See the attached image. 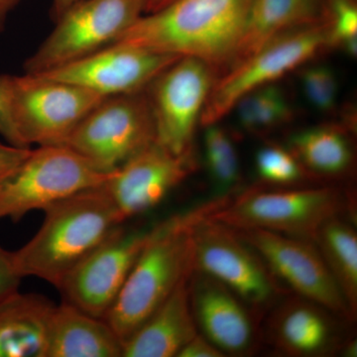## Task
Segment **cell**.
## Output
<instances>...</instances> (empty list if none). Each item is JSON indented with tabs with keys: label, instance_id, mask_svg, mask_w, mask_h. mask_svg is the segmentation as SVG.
<instances>
[{
	"label": "cell",
	"instance_id": "6da1fadb",
	"mask_svg": "<svg viewBox=\"0 0 357 357\" xmlns=\"http://www.w3.org/2000/svg\"><path fill=\"white\" fill-rule=\"evenodd\" d=\"M252 0H174L143 14L116 42L178 57L204 61L227 70L237 47Z\"/></svg>",
	"mask_w": 357,
	"mask_h": 357
},
{
	"label": "cell",
	"instance_id": "7a4b0ae2",
	"mask_svg": "<svg viewBox=\"0 0 357 357\" xmlns=\"http://www.w3.org/2000/svg\"><path fill=\"white\" fill-rule=\"evenodd\" d=\"M220 197L210 204L168 218L150 229L149 237L105 319L126 340L194 271L192 232L202 220L227 202Z\"/></svg>",
	"mask_w": 357,
	"mask_h": 357
},
{
	"label": "cell",
	"instance_id": "3957f363",
	"mask_svg": "<svg viewBox=\"0 0 357 357\" xmlns=\"http://www.w3.org/2000/svg\"><path fill=\"white\" fill-rule=\"evenodd\" d=\"M44 222L24 246L13 251L22 278L36 277L57 288L66 275L124 223L102 185L45 208Z\"/></svg>",
	"mask_w": 357,
	"mask_h": 357
},
{
	"label": "cell",
	"instance_id": "277c9868",
	"mask_svg": "<svg viewBox=\"0 0 357 357\" xmlns=\"http://www.w3.org/2000/svg\"><path fill=\"white\" fill-rule=\"evenodd\" d=\"M114 172L68 146H39L0 180V220L18 222L32 211L102 185Z\"/></svg>",
	"mask_w": 357,
	"mask_h": 357
},
{
	"label": "cell",
	"instance_id": "5b68a950",
	"mask_svg": "<svg viewBox=\"0 0 357 357\" xmlns=\"http://www.w3.org/2000/svg\"><path fill=\"white\" fill-rule=\"evenodd\" d=\"M345 204L335 188L249 192L229 199L208 220L232 229H264L314 241L319 227L338 217Z\"/></svg>",
	"mask_w": 357,
	"mask_h": 357
},
{
	"label": "cell",
	"instance_id": "8992f818",
	"mask_svg": "<svg viewBox=\"0 0 357 357\" xmlns=\"http://www.w3.org/2000/svg\"><path fill=\"white\" fill-rule=\"evenodd\" d=\"M328 48L326 20L277 37L218 77L208 96L199 123H218L244 96L274 84Z\"/></svg>",
	"mask_w": 357,
	"mask_h": 357
},
{
	"label": "cell",
	"instance_id": "52a82bcc",
	"mask_svg": "<svg viewBox=\"0 0 357 357\" xmlns=\"http://www.w3.org/2000/svg\"><path fill=\"white\" fill-rule=\"evenodd\" d=\"M93 91L38 74L11 77V115L23 146H66L103 100Z\"/></svg>",
	"mask_w": 357,
	"mask_h": 357
},
{
	"label": "cell",
	"instance_id": "ba28073f",
	"mask_svg": "<svg viewBox=\"0 0 357 357\" xmlns=\"http://www.w3.org/2000/svg\"><path fill=\"white\" fill-rule=\"evenodd\" d=\"M143 0H81L26 61L25 72L56 69L109 46L143 15Z\"/></svg>",
	"mask_w": 357,
	"mask_h": 357
},
{
	"label": "cell",
	"instance_id": "9c48e42d",
	"mask_svg": "<svg viewBox=\"0 0 357 357\" xmlns=\"http://www.w3.org/2000/svg\"><path fill=\"white\" fill-rule=\"evenodd\" d=\"M156 141L146 89L103 98L77 126L66 146L107 172Z\"/></svg>",
	"mask_w": 357,
	"mask_h": 357
},
{
	"label": "cell",
	"instance_id": "30bf717a",
	"mask_svg": "<svg viewBox=\"0 0 357 357\" xmlns=\"http://www.w3.org/2000/svg\"><path fill=\"white\" fill-rule=\"evenodd\" d=\"M218 73L199 59L180 57L148 86L156 142L171 153L194 151L197 124Z\"/></svg>",
	"mask_w": 357,
	"mask_h": 357
},
{
	"label": "cell",
	"instance_id": "8fae6325",
	"mask_svg": "<svg viewBox=\"0 0 357 357\" xmlns=\"http://www.w3.org/2000/svg\"><path fill=\"white\" fill-rule=\"evenodd\" d=\"M149 230L116 227L66 275L57 287L63 302L103 319L119 297Z\"/></svg>",
	"mask_w": 357,
	"mask_h": 357
},
{
	"label": "cell",
	"instance_id": "7c38bea8",
	"mask_svg": "<svg viewBox=\"0 0 357 357\" xmlns=\"http://www.w3.org/2000/svg\"><path fill=\"white\" fill-rule=\"evenodd\" d=\"M195 271L208 275L252 306H265L277 293L273 274L261 258L222 223L202 220L192 232Z\"/></svg>",
	"mask_w": 357,
	"mask_h": 357
},
{
	"label": "cell",
	"instance_id": "4fadbf2b",
	"mask_svg": "<svg viewBox=\"0 0 357 357\" xmlns=\"http://www.w3.org/2000/svg\"><path fill=\"white\" fill-rule=\"evenodd\" d=\"M178 58L172 54L114 42L91 55L38 75L109 98L145 91Z\"/></svg>",
	"mask_w": 357,
	"mask_h": 357
},
{
	"label": "cell",
	"instance_id": "5bb4252c",
	"mask_svg": "<svg viewBox=\"0 0 357 357\" xmlns=\"http://www.w3.org/2000/svg\"><path fill=\"white\" fill-rule=\"evenodd\" d=\"M236 230L272 274L312 303L351 316L342 291L311 241L264 229Z\"/></svg>",
	"mask_w": 357,
	"mask_h": 357
},
{
	"label": "cell",
	"instance_id": "9a60e30c",
	"mask_svg": "<svg viewBox=\"0 0 357 357\" xmlns=\"http://www.w3.org/2000/svg\"><path fill=\"white\" fill-rule=\"evenodd\" d=\"M196 170L194 151L175 155L154 141L102 184L124 222L161 203Z\"/></svg>",
	"mask_w": 357,
	"mask_h": 357
},
{
	"label": "cell",
	"instance_id": "2e32d148",
	"mask_svg": "<svg viewBox=\"0 0 357 357\" xmlns=\"http://www.w3.org/2000/svg\"><path fill=\"white\" fill-rule=\"evenodd\" d=\"M195 271V270H194ZM190 298L195 321L204 337L223 354H243L255 342V326L243 300L208 275L195 271Z\"/></svg>",
	"mask_w": 357,
	"mask_h": 357
},
{
	"label": "cell",
	"instance_id": "e0dca14e",
	"mask_svg": "<svg viewBox=\"0 0 357 357\" xmlns=\"http://www.w3.org/2000/svg\"><path fill=\"white\" fill-rule=\"evenodd\" d=\"M192 274L185 277L165 302L124 342L122 357L178 356L198 335L190 298Z\"/></svg>",
	"mask_w": 357,
	"mask_h": 357
},
{
	"label": "cell",
	"instance_id": "ac0fdd59",
	"mask_svg": "<svg viewBox=\"0 0 357 357\" xmlns=\"http://www.w3.org/2000/svg\"><path fill=\"white\" fill-rule=\"evenodd\" d=\"M123 342L103 319L63 302L49 325L46 357H122Z\"/></svg>",
	"mask_w": 357,
	"mask_h": 357
},
{
	"label": "cell",
	"instance_id": "d6986e66",
	"mask_svg": "<svg viewBox=\"0 0 357 357\" xmlns=\"http://www.w3.org/2000/svg\"><path fill=\"white\" fill-rule=\"evenodd\" d=\"M55 306L44 296L20 290L0 300V357H46Z\"/></svg>",
	"mask_w": 357,
	"mask_h": 357
},
{
	"label": "cell",
	"instance_id": "ffe728a7",
	"mask_svg": "<svg viewBox=\"0 0 357 357\" xmlns=\"http://www.w3.org/2000/svg\"><path fill=\"white\" fill-rule=\"evenodd\" d=\"M325 20V0H252L230 67L285 33Z\"/></svg>",
	"mask_w": 357,
	"mask_h": 357
},
{
	"label": "cell",
	"instance_id": "44dd1931",
	"mask_svg": "<svg viewBox=\"0 0 357 357\" xmlns=\"http://www.w3.org/2000/svg\"><path fill=\"white\" fill-rule=\"evenodd\" d=\"M344 295L351 316L357 309V236L354 227L338 217L326 220L314 239Z\"/></svg>",
	"mask_w": 357,
	"mask_h": 357
},
{
	"label": "cell",
	"instance_id": "7402d4cb",
	"mask_svg": "<svg viewBox=\"0 0 357 357\" xmlns=\"http://www.w3.org/2000/svg\"><path fill=\"white\" fill-rule=\"evenodd\" d=\"M289 150L305 170L321 175L344 173L352 160L349 141L337 126H314L301 130L291 136Z\"/></svg>",
	"mask_w": 357,
	"mask_h": 357
},
{
	"label": "cell",
	"instance_id": "603a6c76",
	"mask_svg": "<svg viewBox=\"0 0 357 357\" xmlns=\"http://www.w3.org/2000/svg\"><path fill=\"white\" fill-rule=\"evenodd\" d=\"M277 335L282 347L289 351L317 354L330 342V326L316 307L297 304L288 307L282 314Z\"/></svg>",
	"mask_w": 357,
	"mask_h": 357
},
{
	"label": "cell",
	"instance_id": "cb8c5ba5",
	"mask_svg": "<svg viewBox=\"0 0 357 357\" xmlns=\"http://www.w3.org/2000/svg\"><path fill=\"white\" fill-rule=\"evenodd\" d=\"M239 124L252 134H266L292 119L293 110L287 96L276 84H268L244 96L236 103Z\"/></svg>",
	"mask_w": 357,
	"mask_h": 357
},
{
	"label": "cell",
	"instance_id": "d4e9b609",
	"mask_svg": "<svg viewBox=\"0 0 357 357\" xmlns=\"http://www.w3.org/2000/svg\"><path fill=\"white\" fill-rule=\"evenodd\" d=\"M204 159L213 184L220 191H229L239 178V161L234 141L218 123L204 126Z\"/></svg>",
	"mask_w": 357,
	"mask_h": 357
},
{
	"label": "cell",
	"instance_id": "484cf974",
	"mask_svg": "<svg viewBox=\"0 0 357 357\" xmlns=\"http://www.w3.org/2000/svg\"><path fill=\"white\" fill-rule=\"evenodd\" d=\"M328 47L342 49L356 57L357 53L356 0H325Z\"/></svg>",
	"mask_w": 357,
	"mask_h": 357
},
{
	"label": "cell",
	"instance_id": "4316f807",
	"mask_svg": "<svg viewBox=\"0 0 357 357\" xmlns=\"http://www.w3.org/2000/svg\"><path fill=\"white\" fill-rule=\"evenodd\" d=\"M300 84L307 102L321 112H331L337 107L338 79L335 70L326 65H312L300 73Z\"/></svg>",
	"mask_w": 357,
	"mask_h": 357
},
{
	"label": "cell",
	"instance_id": "83f0119b",
	"mask_svg": "<svg viewBox=\"0 0 357 357\" xmlns=\"http://www.w3.org/2000/svg\"><path fill=\"white\" fill-rule=\"evenodd\" d=\"M256 170L266 182L288 185L299 182L305 169L292 152L278 145H266L256 154Z\"/></svg>",
	"mask_w": 357,
	"mask_h": 357
},
{
	"label": "cell",
	"instance_id": "f1b7e54d",
	"mask_svg": "<svg viewBox=\"0 0 357 357\" xmlns=\"http://www.w3.org/2000/svg\"><path fill=\"white\" fill-rule=\"evenodd\" d=\"M11 77L10 75H0V135L9 144L24 147L16 132L11 115Z\"/></svg>",
	"mask_w": 357,
	"mask_h": 357
},
{
	"label": "cell",
	"instance_id": "f546056e",
	"mask_svg": "<svg viewBox=\"0 0 357 357\" xmlns=\"http://www.w3.org/2000/svg\"><path fill=\"white\" fill-rule=\"evenodd\" d=\"M22 279L14 265L13 252L0 248V300L20 290Z\"/></svg>",
	"mask_w": 357,
	"mask_h": 357
},
{
	"label": "cell",
	"instance_id": "4dcf8cb0",
	"mask_svg": "<svg viewBox=\"0 0 357 357\" xmlns=\"http://www.w3.org/2000/svg\"><path fill=\"white\" fill-rule=\"evenodd\" d=\"M225 354L201 333L192 337L177 357H222Z\"/></svg>",
	"mask_w": 357,
	"mask_h": 357
},
{
	"label": "cell",
	"instance_id": "1f68e13d",
	"mask_svg": "<svg viewBox=\"0 0 357 357\" xmlns=\"http://www.w3.org/2000/svg\"><path fill=\"white\" fill-rule=\"evenodd\" d=\"M31 148L17 147L0 143V180L6 177L27 157Z\"/></svg>",
	"mask_w": 357,
	"mask_h": 357
},
{
	"label": "cell",
	"instance_id": "d6a6232c",
	"mask_svg": "<svg viewBox=\"0 0 357 357\" xmlns=\"http://www.w3.org/2000/svg\"><path fill=\"white\" fill-rule=\"evenodd\" d=\"M79 1H81V0H53L51 8L52 18L57 21L68 9H70V7L75 6Z\"/></svg>",
	"mask_w": 357,
	"mask_h": 357
},
{
	"label": "cell",
	"instance_id": "836d02e7",
	"mask_svg": "<svg viewBox=\"0 0 357 357\" xmlns=\"http://www.w3.org/2000/svg\"><path fill=\"white\" fill-rule=\"evenodd\" d=\"M20 1L21 0H0V31L3 28L7 15Z\"/></svg>",
	"mask_w": 357,
	"mask_h": 357
},
{
	"label": "cell",
	"instance_id": "e575fe53",
	"mask_svg": "<svg viewBox=\"0 0 357 357\" xmlns=\"http://www.w3.org/2000/svg\"><path fill=\"white\" fill-rule=\"evenodd\" d=\"M173 1L174 0H143V13L144 14L155 13Z\"/></svg>",
	"mask_w": 357,
	"mask_h": 357
}]
</instances>
